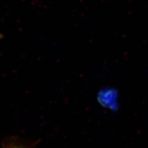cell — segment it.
I'll return each mask as SVG.
<instances>
[{
	"instance_id": "obj_1",
	"label": "cell",
	"mask_w": 148,
	"mask_h": 148,
	"mask_svg": "<svg viewBox=\"0 0 148 148\" xmlns=\"http://www.w3.org/2000/svg\"><path fill=\"white\" fill-rule=\"evenodd\" d=\"M8 148H23L22 146H18V145H12L10 147H8Z\"/></svg>"
}]
</instances>
